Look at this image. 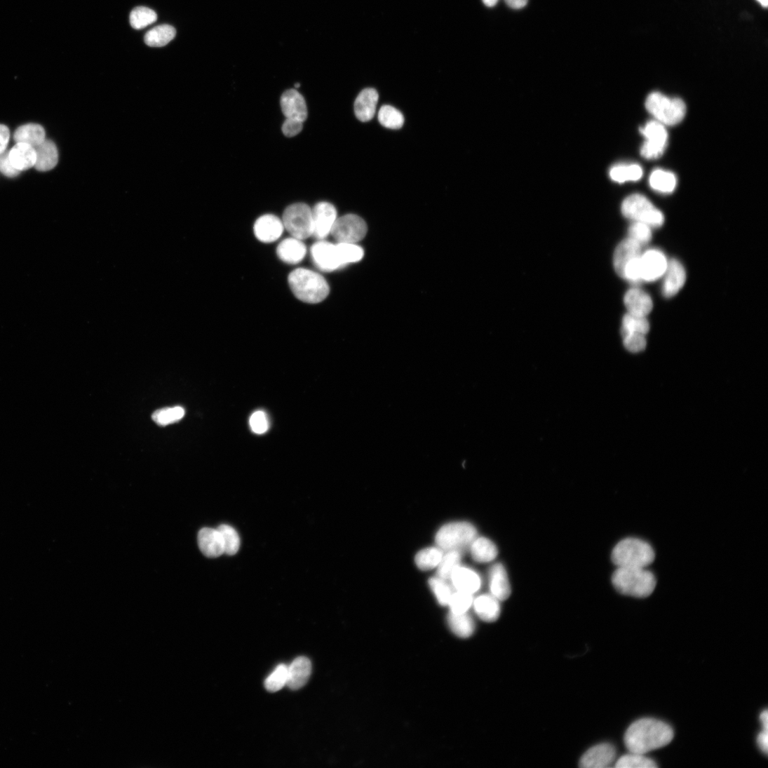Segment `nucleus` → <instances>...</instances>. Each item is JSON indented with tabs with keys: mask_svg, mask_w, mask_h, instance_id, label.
I'll use <instances>...</instances> for the list:
<instances>
[{
	"mask_svg": "<svg viewBox=\"0 0 768 768\" xmlns=\"http://www.w3.org/2000/svg\"><path fill=\"white\" fill-rule=\"evenodd\" d=\"M674 732L671 726L654 719H642L627 730L624 741L631 753L645 755L671 743Z\"/></svg>",
	"mask_w": 768,
	"mask_h": 768,
	"instance_id": "obj_1",
	"label": "nucleus"
},
{
	"mask_svg": "<svg viewBox=\"0 0 768 768\" xmlns=\"http://www.w3.org/2000/svg\"><path fill=\"white\" fill-rule=\"evenodd\" d=\"M292 292L300 301L316 304L323 301L330 293V287L321 274L309 269H297L288 277Z\"/></svg>",
	"mask_w": 768,
	"mask_h": 768,
	"instance_id": "obj_2",
	"label": "nucleus"
},
{
	"mask_svg": "<svg viewBox=\"0 0 768 768\" xmlns=\"http://www.w3.org/2000/svg\"><path fill=\"white\" fill-rule=\"evenodd\" d=\"M612 582L619 593L640 598L649 596L656 585L654 575L647 568H618Z\"/></svg>",
	"mask_w": 768,
	"mask_h": 768,
	"instance_id": "obj_3",
	"label": "nucleus"
},
{
	"mask_svg": "<svg viewBox=\"0 0 768 768\" xmlns=\"http://www.w3.org/2000/svg\"><path fill=\"white\" fill-rule=\"evenodd\" d=\"M611 558L618 568H647L654 560L655 553L647 542L627 538L614 546Z\"/></svg>",
	"mask_w": 768,
	"mask_h": 768,
	"instance_id": "obj_4",
	"label": "nucleus"
},
{
	"mask_svg": "<svg viewBox=\"0 0 768 768\" xmlns=\"http://www.w3.org/2000/svg\"><path fill=\"white\" fill-rule=\"evenodd\" d=\"M645 107L656 121L663 126L679 124L687 113V107L683 100L669 97L659 92H654L648 95Z\"/></svg>",
	"mask_w": 768,
	"mask_h": 768,
	"instance_id": "obj_5",
	"label": "nucleus"
},
{
	"mask_svg": "<svg viewBox=\"0 0 768 768\" xmlns=\"http://www.w3.org/2000/svg\"><path fill=\"white\" fill-rule=\"evenodd\" d=\"M622 213L634 222H641L652 228H658L664 223L662 213L645 196L635 194L627 197L622 204Z\"/></svg>",
	"mask_w": 768,
	"mask_h": 768,
	"instance_id": "obj_6",
	"label": "nucleus"
},
{
	"mask_svg": "<svg viewBox=\"0 0 768 768\" xmlns=\"http://www.w3.org/2000/svg\"><path fill=\"white\" fill-rule=\"evenodd\" d=\"M477 536L476 527L470 523H450L440 528L436 534V543L443 551H459L471 546Z\"/></svg>",
	"mask_w": 768,
	"mask_h": 768,
	"instance_id": "obj_7",
	"label": "nucleus"
},
{
	"mask_svg": "<svg viewBox=\"0 0 768 768\" xmlns=\"http://www.w3.org/2000/svg\"><path fill=\"white\" fill-rule=\"evenodd\" d=\"M284 228L295 238L303 240L314 234L312 210L303 203L290 205L283 216Z\"/></svg>",
	"mask_w": 768,
	"mask_h": 768,
	"instance_id": "obj_8",
	"label": "nucleus"
},
{
	"mask_svg": "<svg viewBox=\"0 0 768 768\" xmlns=\"http://www.w3.org/2000/svg\"><path fill=\"white\" fill-rule=\"evenodd\" d=\"M646 141L641 147V156L647 160L660 158L668 145V133L665 126L651 121L640 129Z\"/></svg>",
	"mask_w": 768,
	"mask_h": 768,
	"instance_id": "obj_9",
	"label": "nucleus"
},
{
	"mask_svg": "<svg viewBox=\"0 0 768 768\" xmlns=\"http://www.w3.org/2000/svg\"><path fill=\"white\" fill-rule=\"evenodd\" d=\"M368 233V225L361 217L346 215L337 218L330 234L337 243H356Z\"/></svg>",
	"mask_w": 768,
	"mask_h": 768,
	"instance_id": "obj_10",
	"label": "nucleus"
},
{
	"mask_svg": "<svg viewBox=\"0 0 768 768\" xmlns=\"http://www.w3.org/2000/svg\"><path fill=\"white\" fill-rule=\"evenodd\" d=\"M311 252L315 265L322 271L332 272L343 267L337 244L320 240L313 245Z\"/></svg>",
	"mask_w": 768,
	"mask_h": 768,
	"instance_id": "obj_11",
	"label": "nucleus"
},
{
	"mask_svg": "<svg viewBox=\"0 0 768 768\" xmlns=\"http://www.w3.org/2000/svg\"><path fill=\"white\" fill-rule=\"evenodd\" d=\"M314 234L313 236L323 240L330 234L337 219L336 208L330 203L322 201L316 205L312 210Z\"/></svg>",
	"mask_w": 768,
	"mask_h": 768,
	"instance_id": "obj_12",
	"label": "nucleus"
},
{
	"mask_svg": "<svg viewBox=\"0 0 768 768\" xmlns=\"http://www.w3.org/2000/svg\"><path fill=\"white\" fill-rule=\"evenodd\" d=\"M668 262L659 250L650 249L640 256L642 281L653 282L661 278L667 270Z\"/></svg>",
	"mask_w": 768,
	"mask_h": 768,
	"instance_id": "obj_13",
	"label": "nucleus"
},
{
	"mask_svg": "<svg viewBox=\"0 0 768 768\" xmlns=\"http://www.w3.org/2000/svg\"><path fill=\"white\" fill-rule=\"evenodd\" d=\"M281 107L286 119L304 123L307 118L305 100L295 89H290L283 93L281 97Z\"/></svg>",
	"mask_w": 768,
	"mask_h": 768,
	"instance_id": "obj_14",
	"label": "nucleus"
},
{
	"mask_svg": "<svg viewBox=\"0 0 768 768\" xmlns=\"http://www.w3.org/2000/svg\"><path fill=\"white\" fill-rule=\"evenodd\" d=\"M617 757V750L609 743H601L589 749L581 757L580 766L584 768H605L610 766Z\"/></svg>",
	"mask_w": 768,
	"mask_h": 768,
	"instance_id": "obj_15",
	"label": "nucleus"
},
{
	"mask_svg": "<svg viewBox=\"0 0 768 768\" xmlns=\"http://www.w3.org/2000/svg\"><path fill=\"white\" fill-rule=\"evenodd\" d=\"M312 673V663L306 656H298L288 666L286 686L295 691L302 688L309 682Z\"/></svg>",
	"mask_w": 768,
	"mask_h": 768,
	"instance_id": "obj_16",
	"label": "nucleus"
},
{
	"mask_svg": "<svg viewBox=\"0 0 768 768\" xmlns=\"http://www.w3.org/2000/svg\"><path fill=\"white\" fill-rule=\"evenodd\" d=\"M253 230L255 237L260 241L269 243L277 241L282 236L284 226L276 216L267 215L255 222Z\"/></svg>",
	"mask_w": 768,
	"mask_h": 768,
	"instance_id": "obj_17",
	"label": "nucleus"
},
{
	"mask_svg": "<svg viewBox=\"0 0 768 768\" xmlns=\"http://www.w3.org/2000/svg\"><path fill=\"white\" fill-rule=\"evenodd\" d=\"M665 278L662 285V293L665 297H672L677 295L683 288L687 274L683 265L678 260H673L668 262L667 270L664 274Z\"/></svg>",
	"mask_w": 768,
	"mask_h": 768,
	"instance_id": "obj_18",
	"label": "nucleus"
},
{
	"mask_svg": "<svg viewBox=\"0 0 768 768\" xmlns=\"http://www.w3.org/2000/svg\"><path fill=\"white\" fill-rule=\"evenodd\" d=\"M379 100L378 92L374 88L363 90L355 100L354 113L358 120L368 122L373 119Z\"/></svg>",
	"mask_w": 768,
	"mask_h": 768,
	"instance_id": "obj_19",
	"label": "nucleus"
},
{
	"mask_svg": "<svg viewBox=\"0 0 768 768\" xmlns=\"http://www.w3.org/2000/svg\"><path fill=\"white\" fill-rule=\"evenodd\" d=\"M624 302L628 314L636 316L647 317L653 309V302L649 295L638 288L627 292Z\"/></svg>",
	"mask_w": 768,
	"mask_h": 768,
	"instance_id": "obj_20",
	"label": "nucleus"
},
{
	"mask_svg": "<svg viewBox=\"0 0 768 768\" xmlns=\"http://www.w3.org/2000/svg\"><path fill=\"white\" fill-rule=\"evenodd\" d=\"M198 544L201 552L209 558H217L224 553V541L218 530L202 529L198 535Z\"/></svg>",
	"mask_w": 768,
	"mask_h": 768,
	"instance_id": "obj_21",
	"label": "nucleus"
},
{
	"mask_svg": "<svg viewBox=\"0 0 768 768\" xmlns=\"http://www.w3.org/2000/svg\"><path fill=\"white\" fill-rule=\"evenodd\" d=\"M34 148L36 156L34 166L36 170L47 172L57 166L59 161V152L54 142L46 139Z\"/></svg>",
	"mask_w": 768,
	"mask_h": 768,
	"instance_id": "obj_22",
	"label": "nucleus"
},
{
	"mask_svg": "<svg viewBox=\"0 0 768 768\" xmlns=\"http://www.w3.org/2000/svg\"><path fill=\"white\" fill-rule=\"evenodd\" d=\"M450 579L457 591L474 594L481 587V579L473 570L459 565L453 571Z\"/></svg>",
	"mask_w": 768,
	"mask_h": 768,
	"instance_id": "obj_23",
	"label": "nucleus"
},
{
	"mask_svg": "<svg viewBox=\"0 0 768 768\" xmlns=\"http://www.w3.org/2000/svg\"><path fill=\"white\" fill-rule=\"evenodd\" d=\"M306 248L302 240L294 237L283 241L277 248L278 258L284 263L297 264L305 257Z\"/></svg>",
	"mask_w": 768,
	"mask_h": 768,
	"instance_id": "obj_24",
	"label": "nucleus"
},
{
	"mask_svg": "<svg viewBox=\"0 0 768 768\" xmlns=\"http://www.w3.org/2000/svg\"><path fill=\"white\" fill-rule=\"evenodd\" d=\"M490 588L491 595L499 601L506 600L511 594L507 573L501 563H497L490 570Z\"/></svg>",
	"mask_w": 768,
	"mask_h": 768,
	"instance_id": "obj_25",
	"label": "nucleus"
},
{
	"mask_svg": "<svg viewBox=\"0 0 768 768\" xmlns=\"http://www.w3.org/2000/svg\"><path fill=\"white\" fill-rule=\"evenodd\" d=\"M642 248L629 237L619 245L614 255V267L619 276L628 263L641 255Z\"/></svg>",
	"mask_w": 768,
	"mask_h": 768,
	"instance_id": "obj_26",
	"label": "nucleus"
},
{
	"mask_svg": "<svg viewBox=\"0 0 768 768\" xmlns=\"http://www.w3.org/2000/svg\"><path fill=\"white\" fill-rule=\"evenodd\" d=\"M11 163L19 171H25L34 167L36 151L33 147L25 143H16L10 150Z\"/></svg>",
	"mask_w": 768,
	"mask_h": 768,
	"instance_id": "obj_27",
	"label": "nucleus"
},
{
	"mask_svg": "<svg viewBox=\"0 0 768 768\" xmlns=\"http://www.w3.org/2000/svg\"><path fill=\"white\" fill-rule=\"evenodd\" d=\"M475 612L478 617L486 622L496 621L501 612L499 600L492 595H482L473 600Z\"/></svg>",
	"mask_w": 768,
	"mask_h": 768,
	"instance_id": "obj_28",
	"label": "nucleus"
},
{
	"mask_svg": "<svg viewBox=\"0 0 768 768\" xmlns=\"http://www.w3.org/2000/svg\"><path fill=\"white\" fill-rule=\"evenodd\" d=\"M14 140L16 143H25L35 147L46 140V133L41 126L29 123L16 130Z\"/></svg>",
	"mask_w": 768,
	"mask_h": 768,
	"instance_id": "obj_29",
	"label": "nucleus"
},
{
	"mask_svg": "<svg viewBox=\"0 0 768 768\" xmlns=\"http://www.w3.org/2000/svg\"><path fill=\"white\" fill-rule=\"evenodd\" d=\"M447 622L452 632L459 638H469L475 632V622L467 612L462 614L450 612Z\"/></svg>",
	"mask_w": 768,
	"mask_h": 768,
	"instance_id": "obj_30",
	"label": "nucleus"
},
{
	"mask_svg": "<svg viewBox=\"0 0 768 768\" xmlns=\"http://www.w3.org/2000/svg\"><path fill=\"white\" fill-rule=\"evenodd\" d=\"M470 547L473 558L478 562H491L498 553L496 545L484 537L476 538Z\"/></svg>",
	"mask_w": 768,
	"mask_h": 768,
	"instance_id": "obj_31",
	"label": "nucleus"
},
{
	"mask_svg": "<svg viewBox=\"0 0 768 768\" xmlns=\"http://www.w3.org/2000/svg\"><path fill=\"white\" fill-rule=\"evenodd\" d=\"M176 36L175 29L163 25L148 31L144 36L145 43L151 47H162L168 44Z\"/></svg>",
	"mask_w": 768,
	"mask_h": 768,
	"instance_id": "obj_32",
	"label": "nucleus"
},
{
	"mask_svg": "<svg viewBox=\"0 0 768 768\" xmlns=\"http://www.w3.org/2000/svg\"><path fill=\"white\" fill-rule=\"evenodd\" d=\"M649 185L655 191L669 194L677 187V177L671 172L661 169L654 170L649 177Z\"/></svg>",
	"mask_w": 768,
	"mask_h": 768,
	"instance_id": "obj_33",
	"label": "nucleus"
},
{
	"mask_svg": "<svg viewBox=\"0 0 768 768\" xmlns=\"http://www.w3.org/2000/svg\"><path fill=\"white\" fill-rule=\"evenodd\" d=\"M643 175V170L638 164H620L613 166L609 170V177L619 183L629 181H638Z\"/></svg>",
	"mask_w": 768,
	"mask_h": 768,
	"instance_id": "obj_34",
	"label": "nucleus"
},
{
	"mask_svg": "<svg viewBox=\"0 0 768 768\" xmlns=\"http://www.w3.org/2000/svg\"><path fill=\"white\" fill-rule=\"evenodd\" d=\"M443 557L440 548L431 547L421 551L416 556L417 567L423 571H429L437 567Z\"/></svg>",
	"mask_w": 768,
	"mask_h": 768,
	"instance_id": "obj_35",
	"label": "nucleus"
},
{
	"mask_svg": "<svg viewBox=\"0 0 768 768\" xmlns=\"http://www.w3.org/2000/svg\"><path fill=\"white\" fill-rule=\"evenodd\" d=\"M184 415V409L181 406H175L158 410L152 415V419L159 426H166L180 422Z\"/></svg>",
	"mask_w": 768,
	"mask_h": 768,
	"instance_id": "obj_36",
	"label": "nucleus"
},
{
	"mask_svg": "<svg viewBox=\"0 0 768 768\" xmlns=\"http://www.w3.org/2000/svg\"><path fill=\"white\" fill-rule=\"evenodd\" d=\"M337 247L342 267L361 262L364 257V250L356 243H337Z\"/></svg>",
	"mask_w": 768,
	"mask_h": 768,
	"instance_id": "obj_37",
	"label": "nucleus"
},
{
	"mask_svg": "<svg viewBox=\"0 0 768 768\" xmlns=\"http://www.w3.org/2000/svg\"><path fill=\"white\" fill-rule=\"evenodd\" d=\"M649 330V324L646 317H640L628 314L623 320V337L630 334L645 335Z\"/></svg>",
	"mask_w": 768,
	"mask_h": 768,
	"instance_id": "obj_38",
	"label": "nucleus"
},
{
	"mask_svg": "<svg viewBox=\"0 0 768 768\" xmlns=\"http://www.w3.org/2000/svg\"><path fill=\"white\" fill-rule=\"evenodd\" d=\"M157 19L155 11L146 7H137L130 13V23L133 28L141 29L156 22Z\"/></svg>",
	"mask_w": 768,
	"mask_h": 768,
	"instance_id": "obj_39",
	"label": "nucleus"
},
{
	"mask_svg": "<svg viewBox=\"0 0 768 768\" xmlns=\"http://www.w3.org/2000/svg\"><path fill=\"white\" fill-rule=\"evenodd\" d=\"M378 119L383 126L393 130L400 129L404 123L403 114L394 107L389 105L383 106L380 109Z\"/></svg>",
	"mask_w": 768,
	"mask_h": 768,
	"instance_id": "obj_40",
	"label": "nucleus"
},
{
	"mask_svg": "<svg viewBox=\"0 0 768 768\" xmlns=\"http://www.w3.org/2000/svg\"><path fill=\"white\" fill-rule=\"evenodd\" d=\"M619 768H656V762L642 754L631 753L618 760L616 764Z\"/></svg>",
	"mask_w": 768,
	"mask_h": 768,
	"instance_id": "obj_41",
	"label": "nucleus"
},
{
	"mask_svg": "<svg viewBox=\"0 0 768 768\" xmlns=\"http://www.w3.org/2000/svg\"><path fill=\"white\" fill-rule=\"evenodd\" d=\"M460 559L461 555L459 551H448L443 555L438 566V577L445 581L450 579L453 571L459 565Z\"/></svg>",
	"mask_w": 768,
	"mask_h": 768,
	"instance_id": "obj_42",
	"label": "nucleus"
},
{
	"mask_svg": "<svg viewBox=\"0 0 768 768\" xmlns=\"http://www.w3.org/2000/svg\"><path fill=\"white\" fill-rule=\"evenodd\" d=\"M288 666L281 663L277 666L275 671L266 679L265 688L270 692H276L282 689L287 685Z\"/></svg>",
	"mask_w": 768,
	"mask_h": 768,
	"instance_id": "obj_43",
	"label": "nucleus"
},
{
	"mask_svg": "<svg viewBox=\"0 0 768 768\" xmlns=\"http://www.w3.org/2000/svg\"><path fill=\"white\" fill-rule=\"evenodd\" d=\"M217 530L222 536L224 553L229 555H235L240 548V538L236 530L227 525L220 526Z\"/></svg>",
	"mask_w": 768,
	"mask_h": 768,
	"instance_id": "obj_44",
	"label": "nucleus"
},
{
	"mask_svg": "<svg viewBox=\"0 0 768 768\" xmlns=\"http://www.w3.org/2000/svg\"><path fill=\"white\" fill-rule=\"evenodd\" d=\"M473 595L465 592L457 591L452 593L448 605L451 612L455 614L466 613L473 603Z\"/></svg>",
	"mask_w": 768,
	"mask_h": 768,
	"instance_id": "obj_45",
	"label": "nucleus"
},
{
	"mask_svg": "<svg viewBox=\"0 0 768 768\" xmlns=\"http://www.w3.org/2000/svg\"><path fill=\"white\" fill-rule=\"evenodd\" d=\"M649 225L635 222L629 229V238L639 243L642 247L647 244L652 239V233Z\"/></svg>",
	"mask_w": 768,
	"mask_h": 768,
	"instance_id": "obj_46",
	"label": "nucleus"
},
{
	"mask_svg": "<svg viewBox=\"0 0 768 768\" xmlns=\"http://www.w3.org/2000/svg\"><path fill=\"white\" fill-rule=\"evenodd\" d=\"M429 586L435 593L438 602L442 605H448L452 593L450 587L446 584L445 581L438 577L432 578L429 580Z\"/></svg>",
	"mask_w": 768,
	"mask_h": 768,
	"instance_id": "obj_47",
	"label": "nucleus"
},
{
	"mask_svg": "<svg viewBox=\"0 0 768 768\" xmlns=\"http://www.w3.org/2000/svg\"><path fill=\"white\" fill-rule=\"evenodd\" d=\"M250 426L252 432L256 434H264L269 429L268 416L263 411L255 412L250 419Z\"/></svg>",
	"mask_w": 768,
	"mask_h": 768,
	"instance_id": "obj_48",
	"label": "nucleus"
},
{
	"mask_svg": "<svg viewBox=\"0 0 768 768\" xmlns=\"http://www.w3.org/2000/svg\"><path fill=\"white\" fill-rule=\"evenodd\" d=\"M645 336L641 334H630L623 337L626 348L633 353L642 351L647 344Z\"/></svg>",
	"mask_w": 768,
	"mask_h": 768,
	"instance_id": "obj_49",
	"label": "nucleus"
},
{
	"mask_svg": "<svg viewBox=\"0 0 768 768\" xmlns=\"http://www.w3.org/2000/svg\"><path fill=\"white\" fill-rule=\"evenodd\" d=\"M10 150H6L0 154V172L8 177H15L20 174V171L14 168L9 157Z\"/></svg>",
	"mask_w": 768,
	"mask_h": 768,
	"instance_id": "obj_50",
	"label": "nucleus"
},
{
	"mask_svg": "<svg viewBox=\"0 0 768 768\" xmlns=\"http://www.w3.org/2000/svg\"><path fill=\"white\" fill-rule=\"evenodd\" d=\"M302 125L303 123L300 121L285 119L282 126V131L285 136L292 137L298 135L302 131Z\"/></svg>",
	"mask_w": 768,
	"mask_h": 768,
	"instance_id": "obj_51",
	"label": "nucleus"
},
{
	"mask_svg": "<svg viewBox=\"0 0 768 768\" xmlns=\"http://www.w3.org/2000/svg\"><path fill=\"white\" fill-rule=\"evenodd\" d=\"M11 138L9 128L5 125H0V154L7 150V147Z\"/></svg>",
	"mask_w": 768,
	"mask_h": 768,
	"instance_id": "obj_52",
	"label": "nucleus"
},
{
	"mask_svg": "<svg viewBox=\"0 0 768 768\" xmlns=\"http://www.w3.org/2000/svg\"><path fill=\"white\" fill-rule=\"evenodd\" d=\"M757 743L761 751L767 755L768 750V733L767 729H763L758 734Z\"/></svg>",
	"mask_w": 768,
	"mask_h": 768,
	"instance_id": "obj_53",
	"label": "nucleus"
},
{
	"mask_svg": "<svg viewBox=\"0 0 768 768\" xmlns=\"http://www.w3.org/2000/svg\"><path fill=\"white\" fill-rule=\"evenodd\" d=\"M504 1L509 8L515 10L522 9L528 4V0H504Z\"/></svg>",
	"mask_w": 768,
	"mask_h": 768,
	"instance_id": "obj_54",
	"label": "nucleus"
},
{
	"mask_svg": "<svg viewBox=\"0 0 768 768\" xmlns=\"http://www.w3.org/2000/svg\"><path fill=\"white\" fill-rule=\"evenodd\" d=\"M760 722L762 724V729L767 730V729H768V714H767V710H764L763 712L761 713V714L760 715Z\"/></svg>",
	"mask_w": 768,
	"mask_h": 768,
	"instance_id": "obj_55",
	"label": "nucleus"
},
{
	"mask_svg": "<svg viewBox=\"0 0 768 768\" xmlns=\"http://www.w3.org/2000/svg\"><path fill=\"white\" fill-rule=\"evenodd\" d=\"M499 0H483V4L490 8H492L497 5Z\"/></svg>",
	"mask_w": 768,
	"mask_h": 768,
	"instance_id": "obj_56",
	"label": "nucleus"
},
{
	"mask_svg": "<svg viewBox=\"0 0 768 768\" xmlns=\"http://www.w3.org/2000/svg\"><path fill=\"white\" fill-rule=\"evenodd\" d=\"M757 1L763 7L767 8L768 6V0H757Z\"/></svg>",
	"mask_w": 768,
	"mask_h": 768,
	"instance_id": "obj_57",
	"label": "nucleus"
},
{
	"mask_svg": "<svg viewBox=\"0 0 768 768\" xmlns=\"http://www.w3.org/2000/svg\"><path fill=\"white\" fill-rule=\"evenodd\" d=\"M295 88H298L299 87V83H297V84H295Z\"/></svg>",
	"mask_w": 768,
	"mask_h": 768,
	"instance_id": "obj_58",
	"label": "nucleus"
}]
</instances>
